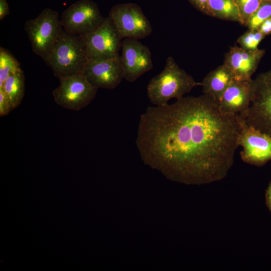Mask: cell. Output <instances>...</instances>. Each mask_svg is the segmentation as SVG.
Listing matches in <instances>:
<instances>
[{
  "label": "cell",
  "mask_w": 271,
  "mask_h": 271,
  "mask_svg": "<svg viewBox=\"0 0 271 271\" xmlns=\"http://www.w3.org/2000/svg\"><path fill=\"white\" fill-rule=\"evenodd\" d=\"M240 130L238 115L223 113L217 100L203 94L148 106L140 116L136 144L143 161L168 178L209 184L227 175Z\"/></svg>",
  "instance_id": "6da1fadb"
},
{
  "label": "cell",
  "mask_w": 271,
  "mask_h": 271,
  "mask_svg": "<svg viewBox=\"0 0 271 271\" xmlns=\"http://www.w3.org/2000/svg\"><path fill=\"white\" fill-rule=\"evenodd\" d=\"M197 86H201V82L196 81L169 56L162 71L150 81L147 93L153 105L162 106L172 98L181 99Z\"/></svg>",
  "instance_id": "7a4b0ae2"
},
{
  "label": "cell",
  "mask_w": 271,
  "mask_h": 271,
  "mask_svg": "<svg viewBox=\"0 0 271 271\" xmlns=\"http://www.w3.org/2000/svg\"><path fill=\"white\" fill-rule=\"evenodd\" d=\"M88 60L83 36L63 29L44 61L59 78L82 73Z\"/></svg>",
  "instance_id": "3957f363"
},
{
  "label": "cell",
  "mask_w": 271,
  "mask_h": 271,
  "mask_svg": "<svg viewBox=\"0 0 271 271\" xmlns=\"http://www.w3.org/2000/svg\"><path fill=\"white\" fill-rule=\"evenodd\" d=\"M250 89V105L238 115L246 124L271 138V70L252 79Z\"/></svg>",
  "instance_id": "277c9868"
},
{
  "label": "cell",
  "mask_w": 271,
  "mask_h": 271,
  "mask_svg": "<svg viewBox=\"0 0 271 271\" xmlns=\"http://www.w3.org/2000/svg\"><path fill=\"white\" fill-rule=\"evenodd\" d=\"M63 29L59 13L48 8L25 24L33 51L44 61L54 47Z\"/></svg>",
  "instance_id": "5b68a950"
},
{
  "label": "cell",
  "mask_w": 271,
  "mask_h": 271,
  "mask_svg": "<svg viewBox=\"0 0 271 271\" xmlns=\"http://www.w3.org/2000/svg\"><path fill=\"white\" fill-rule=\"evenodd\" d=\"M58 79L59 85L52 95L55 102L61 107L78 111L95 98L98 88L90 84L82 73Z\"/></svg>",
  "instance_id": "8992f818"
},
{
  "label": "cell",
  "mask_w": 271,
  "mask_h": 271,
  "mask_svg": "<svg viewBox=\"0 0 271 271\" xmlns=\"http://www.w3.org/2000/svg\"><path fill=\"white\" fill-rule=\"evenodd\" d=\"M82 36L88 60H103L119 56L122 38L109 17L94 31Z\"/></svg>",
  "instance_id": "52a82bcc"
},
{
  "label": "cell",
  "mask_w": 271,
  "mask_h": 271,
  "mask_svg": "<svg viewBox=\"0 0 271 271\" xmlns=\"http://www.w3.org/2000/svg\"><path fill=\"white\" fill-rule=\"evenodd\" d=\"M108 17L123 39H141L152 32L151 24L140 7L133 3L114 6Z\"/></svg>",
  "instance_id": "ba28073f"
},
{
  "label": "cell",
  "mask_w": 271,
  "mask_h": 271,
  "mask_svg": "<svg viewBox=\"0 0 271 271\" xmlns=\"http://www.w3.org/2000/svg\"><path fill=\"white\" fill-rule=\"evenodd\" d=\"M97 4L91 0H79L62 14L64 30L74 35L84 36L94 31L104 21Z\"/></svg>",
  "instance_id": "9c48e42d"
},
{
  "label": "cell",
  "mask_w": 271,
  "mask_h": 271,
  "mask_svg": "<svg viewBox=\"0 0 271 271\" xmlns=\"http://www.w3.org/2000/svg\"><path fill=\"white\" fill-rule=\"evenodd\" d=\"M238 116L240 124L239 145L242 149L240 154L241 160L259 166L271 160V138L246 124Z\"/></svg>",
  "instance_id": "30bf717a"
},
{
  "label": "cell",
  "mask_w": 271,
  "mask_h": 271,
  "mask_svg": "<svg viewBox=\"0 0 271 271\" xmlns=\"http://www.w3.org/2000/svg\"><path fill=\"white\" fill-rule=\"evenodd\" d=\"M120 60L123 78L133 82L153 68L149 48L137 39L125 38L122 41Z\"/></svg>",
  "instance_id": "8fae6325"
},
{
  "label": "cell",
  "mask_w": 271,
  "mask_h": 271,
  "mask_svg": "<svg viewBox=\"0 0 271 271\" xmlns=\"http://www.w3.org/2000/svg\"><path fill=\"white\" fill-rule=\"evenodd\" d=\"M82 73L98 89H114L124 79L119 56L103 60H88Z\"/></svg>",
  "instance_id": "7c38bea8"
},
{
  "label": "cell",
  "mask_w": 271,
  "mask_h": 271,
  "mask_svg": "<svg viewBox=\"0 0 271 271\" xmlns=\"http://www.w3.org/2000/svg\"><path fill=\"white\" fill-rule=\"evenodd\" d=\"M262 54L258 49L249 51L234 46L226 54L223 64L230 69L234 79L251 81Z\"/></svg>",
  "instance_id": "4fadbf2b"
},
{
  "label": "cell",
  "mask_w": 271,
  "mask_h": 271,
  "mask_svg": "<svg viewBox=\"0 0 271 271\" xmlns=\"http://www.w3.org/2000/svg\"><path fill=\"white\" fill-rule=\"evenodd\" d=\"M250 82L235 79L231 82L217 101L223 113L236 115L248 108L251 101Z\"/></svg>",
  "instance_id": "5bb4252c"
},
{
  "label": "cell",
  "mask_w": 271,
  "mask_h": 271,
  "mask_svg": "<svg viewBox=\"0 0 271 271\" xmlns=\"http://www.w3.org/2000/svg\"><path fill=\"white\" fill-rule=\"evenodd\" d=\"M234 79L230 69L223 64L207 74L201 82V86L204 94L218 101Z\"/></svg>",
  "instance_id": "9a60e30c"
},
{
  "label": "cell",
  "mask_w": 271,
  "mask_h": 271,
  "mask_svg": "<svg viewBox=\"0 0 271 271\" xmlns=\"http://www.w3.org/2000/svg\"><path fill=\"white\" fill-rule=\"evenodd\" d=\"M25 80L24 73L21 70L10 75L0 87L8 98L13 109L20 105L24 97Z\"/></svg>",
  "instance_id": "2e32d148"
},
{
  "label": "cell",
  "mask_w": 271,
  "mask_h": 271,
  "mask_svg": "<svg viewBox=\"0 0 271 271\" xmlns=\"http://www.w3.org/2000/svg\"><path fill=\"white\" fill-rule=\"evenodd\" d=\"M209 15L241 24L238 9L234 0H208Z\"/></svg>",
  "instance_id": "e0dca14e"
},
{
  "label": "cell",
  "mask_w": 271,
  "mask_h": 271,
  "mask_svg": "<svg viewBox=\"0 0 271 271\" xmlns=\"http://www.w3.org/2000/svg\"><path fill=\"white\" fill-rule=\"evenodd\" d=\"M22 70L21 64L11 52L0 47V87L12 74Z\"/></svg>",
  "instance_id": "ac0fdd59"
},
{
  "label": "cell",
  "mask_w": 271,
  "mask_h": 271,
  "mask_svg": "<svg viewBox=\"0 0 271 271\" xmlns=\"http://www.w3.org/2000/svg\"><path fill=\"white\" fill-rule=\"evenodd\" d=\"M271 18V0L262 1L255 12L249 17L245 26L248 30H257L261 24Z\"/></svg>",
  "instance_id": "d6986e66"
},
{
  "label": "cell",
  "mask_w": 271,
  "mask_h": 271,
  "mask_svg": "<svg viewBox=\"0 0 271 271\" xmlns=\"http://www.w3.org/2000/svg\"><path fill=\"white\" fill-rule=\"evenodd\" d=\"M263 37L264 35L258 30H248L239 37L237 41L242 48L255 51Z\"/></svg>",
  "instance_id": "ffe728a7"
},
{
  "label": "cell",
  "mask_w": 271,
  "mask_h": 271,
  "mask_svg": "<svg viewBox=\"0 0 271 271\" xmlns=\"http://www.w3.org/2000/svg\"><path fill=\"white\" fill-rule=\"evenodd\" d=\"M238 9L241 24L245 25L249 17L255 12L262 0H234Z\"/></svg>",
  "instance_id": "44dd1931"
},
{
  "label": "cell",
  "mask_w": 271,
  "mask_h": 271,
  "mask_svg": "<svg viewBox=\"0 0 271 271\" xmlns=\"http://www.w3.org/2000/svg\"><path fill=\"white\" fill-rule=\"evenodd\" d=\"M13 109L10 102L4 93L0 89V116L7 115Z\"/></svg>",
  "instance_id": "7402d4cb"
},
{
  "label": "cell",
  "mask_w": 271,
  "mask_h": 271,
  "mask_svg": "<svg viewBox=\"0 0 271 271\" xmlns=\"http://www.w3.org/2000/svg\"><path fill=\"white\" fill-rule=\"evenodd\" d=\"M196 8L209 15L208 0H189Z\"/></svg>",
  "instance_id": "603a6c76"
},
{
  "label": "cell",
  "mask_w": 271,
  "mask_h": 271,
  "mask_svg": "<svg viewBox=\"0 0 271 271\" xmlns=\"http://www.w3.org/2000/svg\"><path fill=\"white\" fill-rule=\"evenodd\" d=\"M257 30L264 36L271 33V18L262 22Z\"/></svg>",
  "instance_id": "cb8c5ba5"
},
{
  "label": "cell",
  "mask_w": 271,
  "mask_h": 271,
  "mask_svg": "<svg viewBox=\"0 0 271 271\" xmlns=\"http://www.w3.org/2000/svg\"><path fill=\"white\" fill-rule=\"evenodd\" d=\"M10 10L7 0H0V20L9 15Z\"/></svg>",
  "instance_id": "d4e9b609"
},
{
  "label": "cell",
  "mask_w": 271,
  "mask_h": 271,
  "mask_svg": "<svg viewBox=\"0 0 271 271\" xmlns=\"http://www.w3.org/2000/svg\"><path fill=\"white\" fill-rule=\"evenodd\" d=\"M265 200L266 206L269 211H271V182L266 191Z\"/></svg>",
  "instance_id": "484cf974"
},
{
  "label": "cell",
  "mask_w": 271,
  "mask_h": 271,
  "mask_svg": "<svg viewBox=\"0 0 271 271\" xmlns=\"http://www.w3.org/2000/svg\"><path fill=\"white\" fill-rule=\"evenodd\" d=\"M262 1H268V0H262Z\"/></svg>",
  "instance_id": "4316f807"
},
{
  "label": "cell",
  "mask_w": 271,
  "mask_h": 271,
  "mask_svg": "<svg viewBox=\"0 0 271 271\" xmlns=\"http://www.w3.org/2000/svg\"><path fill=\"white\" fill-rule=\"evenodd\" d=\"M270 212H271V211H270Z\"/></svg>",
  "instance_id": "83f0119b"
}]
</instances>
